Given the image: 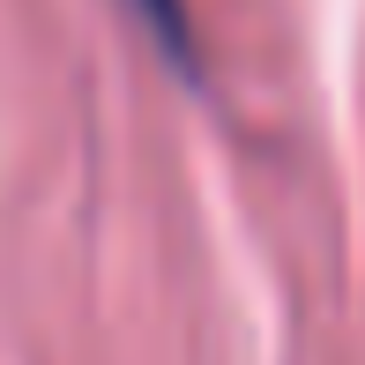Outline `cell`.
Segmentation results:
<instances>
[{
	"label": "cell",
	"instance_id": "1",
	"mask_svg": "<svg viewBox=\"0 0 365 365\" xmlns=\"http://www.w3.org/2000/svg\"><path fill=\"white\" fill-rule=\"evenodd\" d=\"M135 15L164 38L172 60H194V30H187V0H135Z\"/></svg>",
	"mask_w": 365,
	"mask_h": 365
}]
</instances>
